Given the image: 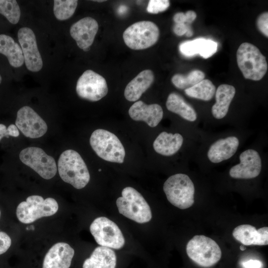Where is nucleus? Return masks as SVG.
<instances>
[{
  "label": "nucleus",
  "instance_id": "f257e3e1",
  "mask_svg": "<svg viewBox=\"0 0 268 268\" xmlns=\"http://www.w3.org/2000/svg\"><path fill=\"white\" fill-rule=\"evenodd\" d=\"M58 172L61 179L77 189L86 186L90 180V174L80 154L72 149L64 151L58 163Z\"/></svg>",
  "mask_w": 268,
  "mask_h": 268
},
{
  "label": "nucleus",
  "instance_id": "f03ea898",
  "mask_svg": "<svg viewBox=\"0 0 268 268\" xmlns=\"http://www.w3.org/2000/svg\"><path fill=\"white\" fill-rule=\"evenodd\" d=\"M116 204L120 213L137 223H145L151 219L149 204L140 193L131 187L122 190Z\"/></svg>",
  "mask_w": 268,
  "mask_h": 268
},
{
  "label": "nucleus",
  "instance_id": "7ed1b4c3",
  "mask_svg": "<svg viewBox=\"0 0 268 268\" xmlns=\"http://www.w3.org/2000/svg\"><path fill=\"white\" fill-rule=\"evenodd\" d=\"M236 57L238 66L245 78L258 81L266 73V58L255 45L248 42L241 44Z\"/></svg>",
  "mask_w": 268,
  "mask_h": 268
},
{
  "label": "nucleus",
  "instance_id": "20e7f679",
  "mask_svg": "<svg viewBox=\"0 0 268 268\" xmlns=\"http://www.w3.org/2000/svg\"><path fill=\"white\" fill-rule=\"evenodd\" d=\"M163 191L168 201L180 209L188 208L194 203V185L186 174L178 173L169 177L164 183Z\"/></svg>",
  "mask_w": 268,
  "mask_h": 268
},
{
  "label": "nucleus",
  "instance_id": "39448f33",
  "mask_svg": "<svg viewBox=\"0 0 268 268\" xmlns=\"http://www.w3.org/2000/svg\"><path fill=\"white\" fill-rule=\"evenodd\" d=\"M186 252L189 258L202 268H210L221 259L222 252L217 243L202 235L194 236L187 243Z\"/></svg>",
  "mask_w": 268,
  "mask_h": 268
},
{
  "label": "nucleus",
  "instance_id": "423d86ee",
  "mask_svg": "<svg viewBox=\"0 0 268 268\" xmlns=\"http://www.w3.org/2000/svg\"><path fill=\"white\" fill-rule=\"evenodd\" d=\"M90 144L96 154L102 159L112 162L123 163L125 150L114 134L103 129L96 130L91 135Z\"/></svg>",
  "mask_w": 268,
  "mask_h": 268
},
{
  "label": "nucleus",
  "instance_id": "0eeeda50",
  "mask_svg": "<svg viewBox=\"0 0 268 268\" xmlns=\"http://www.w3.org/2000/svg\"><path fill=\"white\" fill-rule=\"evenodd\" d=\"M58 208V202L54 199L48 198L44 200L41 196L33 195L18 205L16 214L20 222L29 224L41 217L54 215Z\"/></svg>",
  "mask_w": 268,
  "mask_h": 268
},
{
  "label": "nucleus",
  "instance_id": "6e6552de",
  "mask_svg": "<svg viewBox=\"0 0 268 268\" xmlns=\"http://www.w3.org/2000/svg\"><path fill=\"white\" fill-rule=\"evenodd\" d=\"M158 26L150 21L135 22L124 32L123 37L126 45L133 50H143L154 45L158 40Z\"/></svg>",
  "mask_w": 268,
  "mask_h": 268
},
{
  "label": "nucleus",
  "instance_id": "1a4fd4ad",
  "mask_svg": "<svg viewBox=\"0 0 268 268\" xmlns=\"http://www.w3.org/2000/svg\"><path fill=\"white\" fill-rule=\"evenodd\" d=\"M90 231L101 246L120 249L125 245V240L120 229L107 217L102 216L95 219L90 226Z\"/></svg>",
  "mask_w": 268,
  "mask_h": 268
},
{
  "label": "nucleus",
  "instance_id": "9d476101",
  "mask_svg": "<svg viewBox=\"0 0 268 268\" xmlns=\"http://www.w3.org/2000/svg\"><path fill=\"white\" fill-rule=\"evenodd\" d=\"M19 158L23 163L45 179H50L57 173V167L55 159L40 148L27 147L21 151Z\"/></svg>",
  "mask_w": 268,
  "mask_h": 268
},
{
  "label": "nucleus",
  "instance_id": "9b49d317",
  "mask_svg": "<svg viewBox=\"0 0 268 268\" xmlns=\"http://www.w3.org/2000/svg\"><path fill=\"white\" fill-rule=\"evenodd\" d=\"M76 91L79 97L90 101H97L105 96L108 88L105 79L91 69L85 70L78 78Z\"/></svg>",
  "mask_w": 268,
  "mask_h": 268
},
{
  "label": "nucleus",
  "instance_id": "f8f14e48",
  "mask_svg": "<svg viewBox=\"0 0 268 268\" xmlns=\"http://www.w3.org/2000/svg\"><path fill=\"white\" fill-rule=\"evenodd\" d=\"M15 126L25 136L31 138L42 136L48 129L44 120L28 106H23L18 111Z\"/></svg>",
  "mask_w": 268,
  "mask_h": 268
},
{
  "label": "nucleus",
  "instance_id": "ddd939ff",
  "mask_svg": "<svg viewBox=\"0 0 268 268\" xmlns=\"http://www.w3.org/2000/svg\"><path fill=\"white\" fill-rule=\"evenodd\" d=\"M17 36L27 68L32 72L40 71L43 67V61L34 33L29 28L22 27L19 29Z\"/></svg>",
  "mask_w": 268,
  "mask_h": 268
},
{
  "label": "nucleus",
  "instance_id": "4468645a",
  "mask_svg": "<svg viewBox=\"0 0 268 268\" xmlns=\"http://www.w3.org/2000/svg\"><path fill=\"white\" fill-rule=\"evenodd\" d=\"M240 163L232 167L229 175L235 179H250L260 174L262 169V160L259 153L249 149L244 151L239 156Z\"/></svg>",
  "mask_w": 268,
  "mask_h": 268
},
{
  "label": "nucleus",
  "instance_id": "2eb2a0df",
  "mask_svg": "<svg viewBox=\"0 0 268 268\" xmlns=\"http://www.w3.org/2000/svg\"><path fill=\"white\" fill-rule=\"evenodd\" d=\"M98 30L97 21L91 17H86L72 25L70 34L78 47L84 50L92 44Z\"/></svg>",
  "mask_w": 268,
  "mask_h": 268
},
{
  "label": "nucleus",
  "instance_id": "dca6fc26",
  "mask_svg": "<svg viewBox=\"0 0 268 268\" xmlns=\"http://www.w3.org/2000/svg\"><path fill=\"white\" fill-rule=\"evenodd\" d=\"M74 254V251L69 245L58 242L46 254L42 268H69Z\"/></svg>",
  "mask_w": 268,
  "mask_h": 268
},
{
  "label": "nucleus",
  "instance_id": "f3484780",
  "mask_svg": "<svg viewBox=\"0 0 268 268\" xmlns=\"http://www.w3.org/2000/svg\"><path fill=\"white\" fill-rule=\"evenodd\" d=\"M129 114L133 120L144 121L153 128L157 126L161 121L163 111L157 104L147 105L142 101H138L130 108Z\"/></svg>",
  "mask_w": 268,
  "mask_h": 268
},
{
  "label": "nucleus",
  "instance_id": "a211bd4d",
  "mask_svg": "<svg viewBox=\"0 0 268 268\" xmlns=\"http://www.w3.org/2000/svg\"><path fill=\"white\" fill-rule=\"evenodd\" d=\"M232 235L235 239L245 246L268 244V227L256 229L251 225H240L234 229Z\"/></svg>",
  "mask_w": 268,
  "mask_h": 268
},
{
  "label": "nucleus",
  "instance_id": "6ab92c4d",
  "mask_svg": "<svg viewBox=\"0 0 268 268\" xmlns=\"http://www.w3.org/2000/svg\"><path fill=\"white\" fill-rule=\"evenodd\" d=\"M239 144L238 138L234 136L219 139L209 147L207 157L210 162L214 163L227 160L235 154Z\"/></svg>",
  "mask_w": 268,
  "mask_h": 268
},
{
  "label": "nucleus",
  "instance_id": "aec40b11",
  "mask_svg": "<svg viewBox=\"0 0 268 268\" xmlns=\"http://www.w3.org/2000/svg\"><path fill=\"white\" fill-rule=\"evenodd\" d=\"M154 76L150 69L139 72L126 86L124 95L127 100L134 102L138 100L153 82Z\"/></svg>",
  "mask_w": 268,
  "mask_h": 268
},
{
  "label": "nucleus",
  "instance_id": "412c9836",
  "mask_svg": "<svg viewBox=\"0 0 268 268\" xmlns=\"http://www.w3.org/2000/svg\"><path fill=\"white\" fill-rule=\"evenodd\" d=\"M117 257L111 248L103 246L96 247L90 257L86 259L83 268H115Z\"/></svg>",
  "mask_w": 268,
  "mask_h": 268
},
{
  "label": "nucleus",
  "instance_id": "4be33fe9",
  "mask_svg": "<svg viewBox=\"0 0 268 268\" xmlns=\"http://www.w3.org/2000/svg\"><path fill=\"white\" fill-rule=\"evenodd\" d=\"M183 143V137L178 133L173 134L165 132L161 133L154 140V150L164 156H171L180 149Z\"/></svg>",
  "mask_w": 268,
  "mask_h": 268
},
{
  "label": "nucleus",
  "instance_id": "5701e85b",
  "mask_svg": "<svg viewBox=\"0 0 268 268\" xmlns=\"http://www.w3.org/2000/svg\"><path fill=\"white\" fill-rule=\"evenodd\" d=\"M235 92L232 85L223 84L218 86L215 93L216 102L211 108L212 114L215 119H221L226 115Z\"/></svg>",
  "mask_w": 268,
  "mask_h": 268
},
{
  "label": "nucleus",
  "instance_id": "b1692460",
  "mask_svg": "<svg viewBox=\"0 0 268 268\" xmlns=\"http://www.w3.org/2000/svg\"><path fill=\"white\" fill-rule=\"evenodd\" d=\"M0 53L5 56L9 64L14 67H19L24 62L20 47L10 36L0 34Z\"/></svg>",
  "mask_w": 268,
  "mask_h": 268
},
{
  "label": "nucleus",
  "instance_id": "393cba45",
  "mask_svg": "<svg viewBox=\"0 0 268 268\" xmlns=\"http://www.w3.org/2000/svg\"><path fill=\"white\" fill-rule=\"evenodd\" d=\"M166 106L169 111L179 115L187 121L194 122L197 120V114L195 109L176 93H171L168 95Z\"/></svg>",
  "mask_w": 268,
  "mask_h": 268
},
{
  "label": "nucleus",
  "instance_id": "a878e982",
  "mask_svg": "<svg viewBox=\"0 0 268 268\" xmlns=\"http://www.w3.org/2000/svg\"><path fill=\"white\" fill-rule=\"evenodd\" d=\"M215 86L209 79H203L193 86L185 90V94L189 97L209 101L215 93Z\"/></svg>",
  "mask_w": 268,
  "mask_h": 268
},
{
  "label": "nucleus",
  "instance_id": "bb28decb",
  "mask_svg": "<svg viewBox=\"0 0 268 268\" xmlns=\"http://www.w3.org/2000/svg\"><path fill=\"white\" fill-rule=\"evenodd\" d=\"M204 73L200 70H194L187 75L181 74H175L171 79L174 85L180 89L190 88L204 79Z\"/></svg>",
  "mask_w": 268,
  "mask_h": 268
},
{
  "label": "nucleus",
  "instance_id": "cd10ccee",
  "mask_svg": "<svg viewBox=\"0 0 268 268\" xmlns=\"http://www.w3.org/2000/svg\"><path fill=\"white\" fill-rule=\"evenodd\" d=\"M76 0H55L53 11L56 18L59 20H65L73 14L77 5Z\"/></svg>",
  "mask_w": 268,
  "mask_h": 268
},
{
  "label": "nucleus",
  "instance_id": "c85d7f7f",
  "mask_svg": "<svg viewBox=\"0 0 268 268\" xmlns=\"http://www.w3.org/2000/svg\"><path fill=\"white\" fill-rule=\"evenodd\" d=\"M0 13L13 24L17 23L20 19L21 11L15 0H0Z\"/></svg>",
  "mask_w": 268,
  "mask_h": 268
},
{
  "label": "nucleus",
  "instance_id": "c756f323",
  "mask_svg": "<svg viewBox=\"0 0 268 268\" xmlns=\"http://www.w3.org/2000/svg\"><path fill=\"white\" fill-rule=\"evenodd\" d=\"M204 38H197L191 41L181 43L179 45V51L185 57H191L199 54L202 52L206 41Z\"/></svg>",
  "mask_w": 268,
  "mask_h": 268
},
{
  "label": "nucleus",
  "instance_id": "7c9ffc66",
  "mask_svg": "<svg viewBox=\"0 0 268 268\" xmlns=\"http://www.w3.org/2000/svg\"><path fill=\"white\" fill-rule=\"evenodd\" d=\"M169 6L170 1L168 0H150L146 10L149 13L157 14L166 10Z\"/></svg>",
  "mask_w": 268,
  "mask_h": 268
},
{
  "label": "nucleus",
  "instance_id": "2f4dec72",
  "mask_svg": "<svg viewBox=\"0 0 268 268\" xmlns=\"http://www.w3.org/2000/svg\"><path fill=\"white\" fill-rule=\"evenodd\" d=\"M217 43L210 39H206L200 56L207 59L212 56L217 51Z\"/></svg>",
  "mask_w": 268,
  "mask_h": 268
},
{
  "label": "nucleus",
  "instance_id": "473e14b6",
  "mask_svg": "<svg viewBox=\"0 0 268 268\" xmlns=\"http://www.w3.org/2000/svg\"><path fill=\"white\" fill-rule=\"evenodd\" d=\"M259 30L267 37H268V12H265L259 15L257 20Z\"/></svg>",
  "mask_w": 268,
  "mask_h": 268
},
{
  "label": "nucleus",
  "instance_id": "72a5a7b5",
  "mask_svg": "<svg viewBox=\"0 0 268 268\" xmlns=\"http://www.w3.org/2000/svg\"><path fill=\"white\" fill-rule=\"evenodd\" d=\"M174 32L178 36H182L184 34L187 37H191L193 32L191 27L185 23H175L173 27Z\"/></svg>",
  "mask_w": 268,
  "mask_h": 268
},
{
  "label": "nucleus",
  "instance_id": "f704fd0d",
  "mask_svg": "<svg viewBox=\"0 0 268 268\" xmlns=\"http://www.w3.org/2000/svg\"><path fill=\"white\" fill-rule=\"evenodd\" d=\"M11 244L10 237L5 232L0 231V255L7 251Z\"/></svg>",
  "mask_w": 268,
  "mask_h": 268
},
{
  "label": "nucleus",
  "instance_id": "c9c22d12",
  "mask_svg": "<svg viewBox=\"0 0 268 268\" xmlns=\"http://www.w3.org/2000/svg\"><path fill=\"white\" fill-rule=\"evenodd\" d=\"M243 268H262V263L257 260H250L242 264Z\"/></svg>",
  "mask_w": 268,
  "mask_h": 268
},
{
  "label": "nucleus",
  "instance_id": "e433bc0d",
  "mask_svg": "<svg viewBox=\"0 0 268 268\" xmlns=\"http://www.w3.org/2000/svg\"><path fill=\"white\" fill-rule=\"evenodd\" d=\"M186 18V24L187 25H190L192 23L196 18V13L193 10H188L185 13Z\"/></svg>",
  "mask_w": 268,
  "mask_h": 268
},
{
  "label": "nucleus",
  "instance_id": "4c0bfd02",
  "mask_svg": "<svg viewBox=\"0 0 268 268\" xmlns=\"http://www.w3.org/2000/svg\"><path fill=\"white\" fill-rule=\"evenodd\" d=\"M8 135L13 137H17L19 135V132L17 127L13 124L10 125L7 128Z\"/></svg>",
  "mask_w": 268,
  "mask_h": 268
},
{
  "label": "nucleus",
  "instance_id": "58836bf2",
  "mask_svg": "<svg viewBox=\"0 0 268 268\" xmlns=\"http://www.w3.org/2000/svg\"><path fill=\"white\" fill-rule=\"evenodd\" d=\"M173 20L175 23H185L186 18L185 14L183 12H178L176 13L173 17Z\"/></svg>",
  "mask_w": 268,
  "mask_h": 268
},
{
  "label": "nucleus",
  "instance_id": "ea45409f",
  "mask_svg": "<svg viewBox=\"0 0 268 268\" xmlns=\"http://www.w3.org/2000/svg\"><path fill=\"white\" fill-rule=\"evenodd\" d=\"M0 136L1 137H3V136L8 137L7 133V129L5 126L1 124H0Z\"/></svg>",
  "mask_w": 268,
  "mask_h": 268
},
{
  "label": "nucleus",
  "instance_id": "a19ab883",
  "mask_svg": "<svg viewBox=\"0 0 268 268\" xmlns=\"http://www.w3.org/2000/svg\"><path fill=\"white\" fill-rule=\"evenodd\" d=\"M126 9L127 7L123 5L120 7L119 12L121 13H123L124 12L126 11Z\"/></svg>",
  "mask_w": 268,
  "mask_h": 268
},
{
  "label": "nucleus",
  "instance_id": "79ce46f5",
  "mask_svg": "<svg viewBox=\"0 0 268 268\" xmlns=\"http://www.w3.org/2000/svg\"><path fill=\"white\" fill-rule=\"evenodd\" d=\"M240 249L241 251H244L245 250L246 248L244 246L242 245L240 247Z\"/></svg>",
  "mask_w": 268,
  "mask_h": 268
},
{
  "label": "nucleus",
  "instance_id": "37998d69",
  "mask_svg": "<svg viewBox=\"0 0 268 268\" xmlns=\"http://www.w3.org/2000/svg\"><path fill=\"white\" fill-rule=\"evenodd\" d=\"M94 1H97V2H103V1H104L105 0H94Z\"/></svg>",
  "mask_w": 268,
  "mask_h": 268
},
{
  "label": "nucleus",
  "instance_id": "c03bdc74",
  "mask_svg": "<svg viewBox=\"0 0 268 268\" xmlns=\"http://www.w3.org/2000/svg\"><path fill=\"white\" fill-rule=\"evenodd\" d=\"M1 80H2V78H1V75H0V84L1 82Z\"/></svg>",
  "mask_w": 268,
  "mask_h": 268
},
{
  "label": "nucleus",
  "instance_id": "a18cd8bd",
  "mask_svg": "<svg viewBox=\"0 0 268 268\" xmlns=\"http://www.w3.org/2000/svg\"><path fill=\"white\" fill-rule=\"evenodd\" d=\"M98 171H99V172H100V171H101V169H99L98 170Z\"/></svg>",
  "mask_w": 268,
  "mask_h": 268
},
{
  "label": "nucleus",
  "instance_id": "49530a36",
  "mask_svg": "<svg viewBox=\"0 0 268 268\" xmlns=\"http://www.w3.org/2000/svg\"><path fill=\"white\" fill-rule=\"evenodd\" d=\"M1 138H2V137L0 136V139H1Z\"/></svg>",
  "mask_w": 268,
  "mask_h": 268
},
{
  "label": "nucleus",
  "instance_id": "de8ad7c7",
  "mask_svg": "<svg viewBox=\"0 0 268 268\" xmlns=\"http://www.w3.org/2000/svg\"></svg>",
  "mask_w": 268,
  "mask_h": 268
}]
</instances>
